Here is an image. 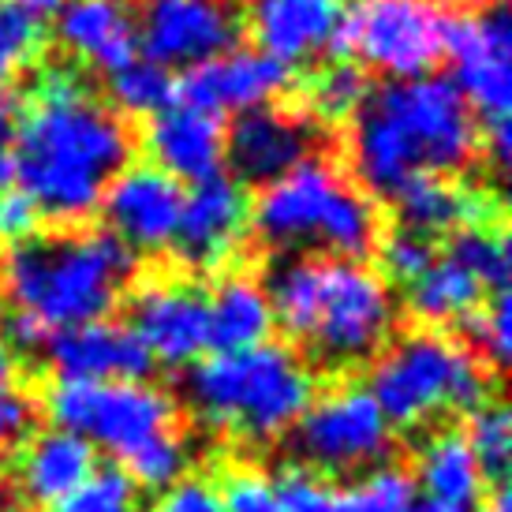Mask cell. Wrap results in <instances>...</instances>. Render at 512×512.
<instances>
[{
	"instance_id": "1",
	"label": "cell",
	"mask_w": 512,
	"mask_h": 512,
	"mask_svg": "<svg viewBox=\"0 0 512 512\" xmlns=\"http://www.w3.org/2000/svg\"><path fill=\"white\" fill-rule=\"evenodd\" d=\"M131 146L128 120L94 94L83 72L53 64L15 109L12 180L42 217L75 225L101 206Z\"/></svg>"
},
{
	"instance_id": "2",
	"label": "cell",
	"mask_w": 512,
	"mask_h": 512,
	"mask_svg": "<svg viewBox=\"0 0 512 512\" xmlns=\"http://www.w3.org/2000/svg\"><path fill=\"white\" fill-rule=\"evenodd\" d=\"M483 150V124L453 79L419 75L370 90L352 116L348 154L367 195L393 199L415 176H456Z\"/></svg>"
},
{
	"instance_id": "3",
	"label": "cell",
	"mask_w": 512,
	"mask_h": 512,
	"mask_svg": "<svg viewBox=\"0 0 512 512\" xmlns=\"http://www.w3.org/2000/svg\"><path fill=\"white\" fill-rule=\"evenodd\" d=\"M266 296L273 322L333 370L374 359L397 326L389 281L363 258L292 255L270 273Z\"/></svg>"
},
{
	"instance_id": "4",
	"label": "cell",
	"mask_w": 512,
	"mask_h": 512,
	"mask_svg": "<svg viewBox=\"0 0 512 512\" xmlns=\"http://www.w3.org/2000/svg\"><path fill=\"white\" fill-rule=\"evenodd\" d=\"M135 270V255L109 228L60 232L15 243L0 277L12 311L30 314L53 337L60 329L109 318Z\"/></svg>"
},
{
	"instance_id": "5",
	"label": "cell",
	"mask_w": 512,
	"mask_h": 512,
	"mask_svg": "<svg viewBox=\"0 0 512 512\" xmlns=\"http://www.w3.org/2000/svg\"><path fill=\"white\" fill-rule=\"evenodd\" d=\"M184 393L206 430L266 445L296 427L314 397V374L288 344L266 341L191 363Z\"/></svg>"
},
{
	"instance_id": "6",
	"label": "cell",
	"mask_w": 512,
	"mask_h": 512,
	"mask_svg": "<svg viewBox=\"0 0 512 512\" xmlns=\"http://www.w3.org/2000/svg\"><path fill=\"white\" fill-rule=\"evenodd\" d=\"M258 240L281 255L367 258L378 247V210L329 157L311 154L262 187L251 206Z\"/></svg>"
},
{
	"instance_id": "7",
	"label": "cell",
	"mask_w": 512,
	"mask_h": 512,
	"mask_svg": "<svg viewBox=\"0 0 512 512\" xmlns=\"http://www.w3.org/2000/svg\"><path fill=\"white\" fill-rule=\"evenodd\" d=\"M370 397L389 427H430L445 415L479 408L490 397V374L464 341L441 329H412L370 363Z\"/></svg>"
},
{
	"instance_id": "8",
	"label": "cell",
	"mask_w": 512,
	"mask_h": 512,
	"mask_svg": "<svg viewBox=\"0 0 512 512\" xmlns=\"http://www.w3.org/2000/svg\"><path fill=\"white\" fill-rule=\"evenodd\" d=\"M45 412L53 427L72 430L94 449L109 453L120 464L139 453L146 441L176 430V404L165 389L146 378L131 382H83L57 378L45 389Z\"/></svg>"
},
{
	"instance_id": "9",
	"label": "cell",
	"mask_w": 512,
	"mask_h": 512,
	"mask_svg": "<svg viewBox=\"0 0 512 512\" xmlns=\"http://www.w3.org/2000/svg\"><path fill=\"white\" fill-rule=\"evenodd\" d=\"M449 12L438 0H352L333 38L337 57L389 79L434 75L445 60Z\"/></svg>"
},
{
	"instance_id": "10",
	"label": "cell",
	"mask_w": 512,
	"mask_h": 512,
	"mask_svg": "<svg viewBox=\"0 0 512 512\" xmlns=\"http://www.w3.org/2000/svg\"><path fill=\"white\" fill-rule=\"evenodd\" d=\"M292 449L314 475H363L393 453V427L367 385H333L296 419Z\"/></svg>"
},
{
	"instance_id": "11",
	"label": "cell",
	"mask_w": 512,
	"mask_h": 512,
	"mask_svg": "<svg viewBox=\"0 0 512 512\" xmlns=\"http://www.w3.org/2000/svg\"><path fill=\"white\" fill-rule=\"evenodd\" d=\"M445 60L453 64V86L479 124H505L512 109V23L505 0L449 15Z\"/></svg>"
},
{
	"instance_id": "12",
	"label": "cell",
	"mask_w": 512,
	"mask_h": 512,
	"mask_svg": "<svg viewBox=\"0 0 512 512\" xmlns=\"http://www.w3.org/2000/svg\"><path fill=\"white\" fill-rule=\"evenodd\" d=\"M243 15L228 0H146L139 49L165 68H195L240 42Z\"/></svg>"
},
{
	"instance_id": "13",
	"label": "cell",
	"mask_w": 512,
	"mask_h": 512,
	"mask_svg": "<svg viewBox=\"0 0 512 512\" xmlns=\"http://www.w3.org/2000/svg\"><path fill=\"white\" fill-rule=\"evenodd\" d=\"M128 326L143 341L154 363L191 367L210 352V311L206 292L191 281H146L135 288L128 307Z\"/></svg>"
},
{
	"instance_id": "14",
	"label": "cell",
	"mask_w": 512,
	"mask_h": 512,
	"mask_svg": "<svg viewBox=\"0 0 512 512\" xmlns=\"http://www.w3.org/2000/svg\"><path fill=\"white\" fill-rule=\"evenodd\" d=\"M180 206H184V187L169 172L146 161V165H124L116 172L98 210L105 214L109 232L131 255H161L176 240Z\"/></svg>"
},
{
	"instance_id": "15",
	"label": "cell",
	"mask_w": 512,
	"mask_h": 512,
	"mask_svg": "<svg viewBox=\"0 0 512 512\" xmlns=\"http://www.w3.org/2000/svg\"><path fill=\"white\" fill-rule=\"evenodd\" d=\"M247 232H251L247 191L240 180L217 172L184 191L172 247L191 270H225L228 262L240 255Z\"/></svg>"
},
{
	"instance_id": "16",
	"label": "cell",
	"mask_w": 512,
	"mask_h": 512,
	"mask_svg": "<svg viewBox=\"0 0 512 512\" xmlns=\"http://www.w3.org/2000/svg\"><path fill=\"white\" fill-rule=\"evenodd\" d=\"M288 83H292V68H285L281 60L266 57L258 49L232 45L225 53L187 68L184 79L176 83V101H187L214 116H240L273 105L288 90Z\"/></svg>"
},
{
	"instance_id": "17",
	"label": "cell",
	"mask_w": 512,
	"mask_h": 512,
	"mask_svg": "<svg viewBox=\"0 0 512 512\" xmlns=\"http://www.w3.org/2000/svg\"><path fill=\"white\" fill-rule=\"evenodd\" d=\"M318 131L311 120H303L285 109H251L225 128V165L232 169V180L240 184H270L285 176L292 165L314 154Z\"/></svg>"
},
{
	"instance_id": "18",
	"label": "cell",
	"mask_w": 512,
	"mask_h": 512,
	"mask_svg": "<svg viewBox=\"0 0 512 512\" xmlns=\"http://www.w3.org/2000/svg\"><path fill=\"white\" fill-rule=\"evenodd\" d=\"M49 363L57 378H83V382H131L154 370V359L135 337L128 322H83L60 329L45 341Z\"/></svg>"
},
{
	"instance_id": "19",
	"label": "cell",
	"mask_w": 512,
	"mask_h": 512,
	"mask_svg": "<svg viewBox=\"0 0 512 512\" xmlns=\"http://www.w3.org/2000/svg\"><path fill=\"white\" fill-rule=\"evenodd\" d=\"M146 154L150 165L169 172L176 184H199L225 169V124L221 116L172 101L169 109L146 116Z\"/></svg>"
},
{
	"instance_id": "20",
	"label": "cell",
	"mask_w": 512,
	"mask_h": 512,
	"mask_svg": "<svg viewBox=\"0 0 512 512\" xmlns=\"http://www.w3.org/2000/svg\"><path fill=\"white\" fill-rule=\"evenodd\" d=\"M341 15L344 0H255L247 30L255 34L258 53L299 68L333 49Z\"/></svg>"
},
{
	"instance_id": "21",
	"label": "cell",
	"mask_w": 512,
	"mask_h": 512,
	"mask_svg": "<svg viewBox=\"0 0 512 512\" xmlns=\"http://www.w3.org/2000/svg\"><path fill=\"white\" fill-rule=\"evenodd\" d=\"M57 42L94 72H116L139 57V12L131 0H68L57 12Z\"/></svg>"
},
{
	"instance_id": "22",
	"label": "cell",
	"mask_w": 512,
	"mask_h": 512,
	"mask_svg": "<svg viewBox=\"0 0 512 512\" xmlns=\"http://www.w3.org/2000/svg\"><path fill=\"white\" fill-rule=\"evenodd\" d=\"M277 486L288 512H415L419 505L415 479L393 464L363 471L352 486H333L307 468L288 471Z\"/></svg>"
},
{
	"instance_id": "23",
	"label": "cell",
	"mask_w": 512,
	"mask_h": 512,
	"mask_svg": "<svg viewBox=\"0 0 512 512\" xmlns=\"http://www.w3.org/2000/svg\"><path fill=\"white\" fill-rule=\"evenodd\" d=\"M400 228L419 236H441L460 228L501 225L498 199L475 184H456L453 176H415L393 195Z\"/></svg>"
},
{
	"instance_id": "24",
	"label": "cell",
	"mask_w": 512,
	"mask_h": 512,
	"mask_svg": "<svg viewBox=\"0 0 512 512\" xmlns=\"http://www.w3.org/2000/svg\"><path fill=\"white\" fill-rule=\"evenodd\" d=\"M94 468H98L94 449H90L79 434L49 427V430L30 434V438L19 445L15 483H19V494H23L30 505L49 509V505H57L64 494H72L75 486L83 483Z\"/></svg>"
},
{
	"instance_id": "25",
	"label": "cell",
	"mask_w": 512,
	"mask_h": 512,
	"mask_svg": "<svg viewBox=\"0 0 512 512\" xmlns=\"http://www.w3.org/2000/svg\"><path fill=\"white\" fill-rule=\"evenodd\" d=\"M415 490L423 501L471 512L486 498V475L471 453L464 430H434L415 453Z\"/></svg>"
},
{
	"instance_id": "26",
	"label": "cell",
	"mask_w": 512,
	"mask_h": 512,
	"mask_svg": "<svg viewBox=\"0 0 512 512\" xmlns=\"http://www.w3.org/2000/svg\"><path fill=\"white\" fill-rule=\"evenodd\" d=\"M206 311H210V348L214 352H243V348L266 344L277 326L266 285H258L247 273H225L206 292Z\"/></svg>"
},
{
	"instance_id": "27",
	"label": "cell",
	"mask_w": 512,
	"mask_h": 512,
	"mask_svg": "<svg viewBox=\"0 0 512 512\" xmlns=\"http://www.w3.org/2000/svg\"><path fill=\"white\" fill-rule=\"evenodd\" d=\"M404 288H408V307H412V314L423 318L427 326L464 322L486 299V288L453 255H438L427 270L415 277L412 285Z\"/></svg>"
},
{
	"instance_id": "28",
	"label": "cell",
	"mask_w": 512,
	"mask_h": 512,
	"mask_svg": "<svg viewBox=\"0 0 512 512\" xmlns=\"http://www.w3.org/2000/svg\"><path fill=\"white\" fill-rule=\"evenodd\" d=\"M176 101V79L165 64L135 57L109 72V105L120 116H154Z\"/></svg>"
},
{
	"instance_id": "29",
	"label": "cell",
	"mask_w": 512,
	"mask_h": 512,
	"mask_svg": "<svg viewBox=\"0 0 512 512\" xmlns=\"http://www.w3.org/2000/svg\"><path fill=\"white\" fill-rule=\"evenodd\" d=\"M374 86L367 83V72L352 60H329L326 68H318L307 83V109L322 124H341L359 113V105L367 101Z\"/></svg>"
},
{
	"instance_id": "30",
	"label": "cell",
	"mask_w": 512,
	"mask_h": 512,
	"mask_svg": "<svg viewBox=\"0 0 512 512\" xmlns=\"http://www.w3.org/2000/svg\"><path fill=\"white\" fill-rule=\"evenodd\" d=\"M449 255H453L486 292H505L512 258H509V240H505L501 225L460 228L453 247H449Z\"/></svg>"
},
{
	"instance_id": "31",
	"label": "cell",
	"mask_w": 512,
	"mask_h": 512,
	"mask_svg": "<svg viewBox=\"0 0 512 512\" xmlns=\"http://www.w3.org/2000/svg\"><path fill=\"white\" fill-rule=\"evenodd\" d=\"M45 49V27L38 15L23 12L12 0H0V90L30 72Z\"/></svg>"
},
{
	"instance_id": "32",
	"label": "cell",
	"mask_w": 512,
	"mask_h": 512,
	"mask_svg": "<svg viewBox=\"0 0 512 512\" xmlns=\"http://www.w3.org/2000/svg\"><path fill=\"white\" fill-rule=\"evenodd\" d=\"M464 438H468L471 453L479 460V468H483L486 479H505V471H509V460H512V415L505 404L498 400H483L479 408H471V419H468V430H464Z\"/></svg>"
},
{
	"instance_id": "33",
	"label": "cell",
	"mask_w": 512,
	"mask_h": 512,
	"mask_svg": "<svg viewBox=\"0 0 512 512\" xmlns=\"http://www.w3.org/2000/svg\"><path fill=\"white\" fill-rule=\"evenodd\" d=\"M139 486L124 468H94L72 494H64L45 512H139Z\"/></svg>"
},
{
	"instance_id": "34",
	"label": "cell",
	"mask_w": 512,
	"mask_h": 512,
	"mask_svg": "<svg viewBox=\"0 0 512 512\" xmlns=\"http://www.w3.org/2000/svg\"><path fill=\"white\" fill-rule=\"evenodd\" d=\"M187 460H191V449L187 441L180 438V430H169L161 438L146 441L139 453H131L124 460V471L135 486H146V490H165L169 483H176L180 475H187Z\"/></svg>"
},
{
	"instance_id": "35",
	"label": "cell",
	"mask_w": 512,
	"mask_h": 512,
	"mask_svg": "<svg viewBox=\"0 0 512 512\" xmlns=\"http://www.w3.org/2000/svg\"><path fill=\"white\" fill-rule=\"evenodd\" d=\"M471 337V352L486 356V363L505 367L512 352V318H509V296L494 292L490 299H483L475 311L464 318Z\"/></svg>"
},
{
	"instance_id": "36",
	"label": "cell",
	"mask_w": 512,
	"mask_h": 512,
	"mask_svg": "<svg viewBox=\"0 0 512 512\" xmlns=\"http://www.w3.org/2000/svg\"><path fill=\"white\" fill-rule=\"evenodd\" d=\"M221 505L225 512H288L281 486L273 483L266 471L236 468L225 475L221 486Z\"/></svg>"
},
{
	"instance_id": "37",
	"label": "cell",
	"mask_w": 512,
	"mask_h": 512,
	"mask_svg": "<svg viewBox=\"0 0 512 512\" xmlns=\"http://www.w3.org/2000/svg\"><path fill=\"white\" fill-rule=\"evenodd\" d=\"M434 258H438V251H434L430 236H419V232H408V228H397L393 236L382 240V270L397 285H412Z\"/></svg>"
},
{
	"instance_id": "38",
	"label": "cell",
	"mask_w": 512,
	"mask_h": 512,
	"mask_svg": "<svg viewBox=\"0 0 512 512\" xmlns=\"http://www.w3.org/2000/svg\"><path fill=\"white\" fill-rule=\"evenodd\" d=\"M150 512H225L221 486L202 475H180L154 498Z\"/></svg>"
},
{
	"instance_id": "39",
	"label": "cell",
	"mask_w": 512,
	"mask_h": 512,
	"mask_svg": "<svg viewBox=\"0 0 512 512\" xmlns=\"http://www.w3.org/2000/svg\"><path fill=\"white\" fill-rule=\"evenodd\" d=\"M38 427V400L19 385L0 389V456L15 453Z\"/></svg>"
},
{
	"instance_id": "40",
	"label": "cell",
	"mask_w": 512,
	"mask_h": 512,
	"mask_svg": "<svg viewBox=\"0 0 512 512\" xmlns=\"http://www.w3.org/2000/svg\"><path fill=\"white\" fill-rule=\"evenodd\" d=\"M38 225H42V214L38 206L19 191V187H0V243H15L38 236Z\"/></svg>"
},
{
	"instance_id": "41",
	"label": "cell",
	"mask_w": 512,
	"mask_h": 512,
	"mask_svg": "<svg viewBox=\"0 0 512 512\" xmlns=\"http://www.w3.org/2000/svg\"><path fill=\"white\" fill-rule=\"evenodd\" d=\"M12 150H15V101L0 90V187L12 180Z\"/></svg>"
},
{
	"instance_id": "42",
	"label": "cell",
	"mask_w": 512,
	"mask_h": 512,
	"mask_svg": "<svg viewBox=\"0 0 512 512\" xmlns=\"http://www.w3.org/2000/svg\"><path fill=\"white\" fill-rule=\"evenodd\" d=\"M15 378H19V352L0 337V389L15 385Z\"/></svg>"
},
{
	"instance_id": "43",
	"label": "cell",
	"mask_w": 512,
	"mask_h": 512,
	"mask_svg": "<svg viewBox=\"0 0 512 512\" xmlns=\"http://www.w3.org/2000/svg\"><path fill=\"white\" fill-rule=\"evenodd\" d=\"M12 4H19L23 12H30V15H38V19H42V15H57L68 0H12Z\"/></svg>"
},
{
	"instance_id": "44",
	"label": "cell",
	"mask_w": 512,
	"mask_h": 512,
	"mask_svg": "<svg viewBox=\"0 0 512 512\" xmlns=\"http://www.w3.org/2000/svg\"><path fill=\"white\" fill-rule=\"evenodd\" d=\"M479 505H483V512H512V501H509V490H505V483L494 486V494H490V498H483Z\"/></svg>"
},
{
	"instance_id": "45",
	"label": "cell",
	"mask_w": 512,
	"mask_h": 512,
	"mask_svg": "<svg viewBox=\"0 0 512 512\" xmlns=\"http://www.w3.org/2000/svg\"><path fill=\"white\" fill-rule=\"evenodd\" d=\"M415 512H460V509H445V505H434V501H419Z\"/></svg>"
},
{
	"instance_id": "46",
	"label": "cell",
	"mask_w": 512,
	"mask_h": 512,
	"mask_svg": "<svg viewBox=\"0 0 512 512\" xmlns=\"http://www.w3.org/2000/svg\"><path fill=\"white\" fill-rule=\"evenodd\" d=\"M471 4H486V0H471Z\"/></svg>"
}]
</instances>
